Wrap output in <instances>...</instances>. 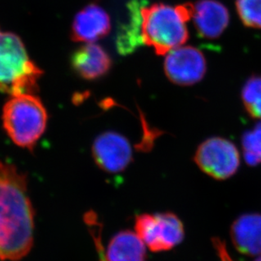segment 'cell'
I'll return each mask as SVG.
<instances>
[{"label": "cell", "instance_id": "obj_1", "mask_svg": "<svg viewBox=\"0 0 261 261\" xmlns=\"http://www.w3.org/2000/svg\"><path fill=\"white\" fill-rule=\"evenodd\" d=\"M34 227L25 175L11 163H0V259L17 261L28 255Z\"/></svg>", "mask_w": 261, "mask_h": 261}, {"label": "cell", "instance_id": "obj_2", "mask_svg": "<svg viewBox=\"0 0 261 261\" xmlns=\"http://www.w3.org/2000/svg\"><path fill=\"white\" fill-rule=\"evenodd\" d=\"M193 4L171 6L155 4L141 9V40L158 55H168L189 38L186 23L192 19Z\"/></svg>", "mask_w": 261, "mask_h": 261}, {"label": "cell", "instance_id": "obj_3", "mask_svg": "<svg viewBox=\"0 0 261 261\" xmlns=\"http://www.w3.org/2000/svg\"><path fill=\"white\" fill-rule=\"evenodd\" d=\"M3 125L15 145L32 150L47 127V114L39 97L25 93L11 96L3 109Z\"/></svg>", "mask_w": 261, "mask_h": 261}, {"label": "cell", "instance_id": "obj_4", "mask_svg": "<svg viewBox=\"0 0 261 261\" xmlns=\"http://www.w3.org/2000/svg\"><path fill=\"white\" fill-rule=\"evenodd\" d=\"M42 74L20 37L0 30V91L11 96L33 94Z\"/></svg>", "mask_w": 261, "mask_h": 261}, {"label": "cell", "instance_id": "obj_5", "mask_svg": "<svg viewBox=\"0 0 261 261\" xmlns=\"http://www.w3.org/2000/svg\"><path fill=\"white\" fill-rule=\"evenodd\" d=\"M135 227L137 235L152 252L170 250L185 239L182 221L172 212L139 215Z\"/></svg>", "mask_w": 261, "mask_h": 261}, {"label": "cell", "instance_id": "obj_6", "mask_svg": "<svg viewBox=\"0 0 261 261\" xmlns=\"http://www.w3.org/2000/svg\"><path fill=\"white\" fill-rule=\"evenodd\" d=\"M194 160L204 173L217 180L232 177L240 165L236 145L222 137H212L200 144Z\"/></svg>", "mask_w": 261, "mask_h": 261}, {"label": "cell", "instance_id": "obj_7", "mask_svg": "<svg viewBox=\"0 0 261 261\" xmlns=\"http://www.w3.org/2000/svg\"><path fill=\"white\" fill-rule=\"evenodd\" d=\"M164 71L170 82L181 87L196 84L206 73V60L202 52L192 46L178 47L168 53Z\"/></svg>", "mask_w": 261, "mask_h": 261}, {"label": "cell", "instance_id": "obj_8", "mask_svg": "<svg viewBox=\"0 0 261 261\" xmlns=\"http://www.w3.org/2000/svg\"><path fill=\"white\" fill-rule=\"evenodd\" d=\"M92 154L96 165L109 173L123 172L132 161L129 141L120 134L106 132L94 141Z\"/></svg>", "mask_w": 261, "mask_h": 261}, {"label": "cell", "instance_id": "obj_9", "mask_svg": "<svg viewBox=\"0 0 261 261\" xmlns=\"http://www.w3.org/2000/svg\"><path fill=\"white\" fill-rule=\"evenodd\" d=\"M192 19L203 38L217 39L229 24V11L217 0H199L193 4Z\"/></svg>", "mask_w": 261, "mask_h": 261}, {"label": "cell", "instance_id": "obj_10", "mask_svg": "<svg viewBox=\"0 0 261 261\" xmlns=\"http://www.w3.org/2000/svg\"><path fill=\"white\" fill-rule=\"evenodd\" d=\"M111 28L108 13L96 5H89L81 10L72 25V39L74 42L93 43L105 37Z\"/></svg>", "mask_w": 261, "mask_h": 261}, {"label": "cell", "instance_id": "obj_11", "mask_svg": "<svg viewBox=\"0 0 261 261\" xmlns=\"http://www.w3.org/2000/svg\"><path fill=\"white\" fill-rule=\"evenodd\" d=\"M71 64L83 79L96 80L109 71L112 61L106 51L93 42L78 48L72 56Z\"/></svg>", "mask_w": 261, "mask_h": 261}, {"label": "cell", "instance_id": "obj_12", "mask_svg": "<svg viewBox=\"0 0 261 261\" xmlns=\"http://www.w3.org/2000/svg\"><path fill=\"white\" fill-rule=\"evenodd\" d=\"M231 239L238 251L246 255L261 254V215H242L232 223Z\"/></svg>", "mask_w": 261, "mask_h": 261}, {"label": "cell", "instance_id": "obj_13", "mask_svg": "<svg viewBox=\"0 0 261 261\" xmlns=\"http://www.w3.org/2000/svg\"><path fill=\"white\" fill-rule=\"evenodd\" d=\"M101 261H146L145 244L136 232L122 231L110 240L105 256L101 250Z\"/></svg>", "mask_w": 261, "mask_h": 261}, {"label": "cell", "instance_id": "obj_14", "mask_svg": "<svg viewBox=\"0 0 261 261\" xmlns=\"http://www.w3.org/2000/svg\"><path fill=\"white\" fill-rule=\"evenodd\" d=\"M244 109L252 118L261 120V74L253 75L242 90Z\"/></svg>", "mask_w": 261, "mask_h": 261}, {"label": "cell", "instance_id": "obj_15", "mask_svg": "<svg viewBox=\"0 0 261 261\" xmlns=\"http://www.w3.org/2000/svg\"><path fill=\"white\" fill-rule=\"evenodd\" d=\"M244 160L252 167L261 163V122L252 130L247 131L242 138Z\"/></svg>", "mask_w": 261, "mask_h": 261}, {"label": "cell", "instance_id": "obj_16", "mask_svg": "<svg viewBox=\"0 0 261 261\" xmlns=\"http://www.w3.org/2000/svg\"><path fill=\"white\" fill-rule=\"evenodd\" d=\"M236 9L245 27L261 29V0H237Z\"/></svg>", "mask_w": 261, "mask_h": 261}, {"label": "cell", "instance_id": "obj_17", "mask_svg": "<svg viewBox=\"0 0 261 261\" xmlns=\"http://www.w3.org/2000/svg\"><path fill=\"white\" fill-rule=\"evenodd\" d=\"M255 261H261V256H259Z\"/></svg>", "mask_w": 261, "mask_h": 261}]
</instances>
